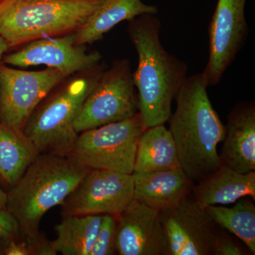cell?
Returning a JSON list of instances; mask_svg holds the SVG:
<instances>
[{
	"mask_svg": "<svg viewBox=\"0 0 255 255\" xmlns=\"http://www.w3.org/2000/svg\"><path fill=\"white\" fill-rule=\"evenodd\" d=\"M161 25L155 15L145 14L129 21L127 28L137 51V67L132 76L146 128L168 122L172 102L187 77V64L162 46Z\"/></svg>",
	"mask_w": 255,
	"mask_h": 255,
	"instance_id": "obj_1",
	"label": "cell"
},
{
	"mask_svg": "<svg viewBox=\"0 0 255 255\" xmlns=\"http://www.w3.org/2000/svg\"><path fill=\"white\" fill-rule=\"evenodd\" d=\"M207 87L202 73L187 76L174 99L175 112L167 122L181 168L194 183L221 167L218 145L226 134Z\"/></svg>",
	"mask_w": 255,
	"mask_h": 255,
	"instance_id": "obj_2",
	"label": "cell"
},
{
	"mask_svg": "<svg viewBox=\"0 0 255 255\" xmlns=\"http://www.w3.org/2000/svg\"><path fill=\"white\" fill-rule=\"evenodd\" d=\"M90 169L68 156L39 154L7 193L6 209L17 221L28 241L39 236L43 216L61 205Z\"/></svg>",
	"mask_w": 255,
	"mask_h": 255,
	"instance_id": "obj_3",
	"label": "cell"
},
{
	"mask_svg": "<svg viewBox=\"0 0 255 255\" xmlns=\"http://www.w3.org/2000/svg\"><path fill=\"white\" fill-rule=\"evenodd\" d=\"M105 0H1L0 36L9 48L80 30Z\"/></svg>",
	"mask_w": 255,
	"mask_h": 255,
	"instance_id": "obj_4",
	"label": "cell"
},
{
	"mask_svg": "<svg viewBox=\"0 0 255 255\" xmlns=\"http://www.w3.org/2000/svg\"><path fill=\"white\" fill-rule=\"evenodd\" d=\"M106 68L102 65L65 79L29 117L23 132L40 154L67 156L79 134L74 124L82 106Z\"/></svg>",
	"mask_w": 255,
	"mask_h": 255,
	"instance_id": "obj_5",
	"label": "cell"
},
{
	"mask_svg": "<svg viewBox=\"0 0 255 255\" xmlns=\"http://www.w3.org/2000/svg\"><path fill=\"white\" fill-rule=\"evenodd\" d=\"M146 128L140 114L79 133L68 155L90 169L132 174L137 144Z\"/></svg>",
	"mask_w": 255,
	"mask_h": 255,
	"instance_id": "obj_6",
	"label": "cell"
},
{
	"mask_svg": "<svg viewBox=\"0 0 255 255\" xmlns=\"http://www.w3.org/2000/svg\"><path fill=\"white\" fill-rule=\"evenodd\" d=\"M130 61L115 60L100 74L75 119L78 133L126 120L138 113Z\"/></svg>",
	"mask_w": 255,
	"mask_h": 255,
	"instance_id": "obj_7",
	"label": "cell"
},
{
	"mask_svg": "<svg viewBox=\"0 0 255 255\" xmlns=\"http://www.w3.org/2000/svg\"><path fill=\"white\" fill-rule=\"evenodd\" d=\"M60 70L47 68L27 71L0 67V121L23 132L36 107L65 79Z\"/></svg>",
	"mask_w": 255,
	"mask_h": 255,
	"instance_id": "obj_8",
	"label": "cell"
},
{
	"mask_svg": "<svg viewBox=\"0 0 255 255\" xmlns=\"http://www.w3.org/2000/svg\"><path fill=\"white\" fill-rule=\"evenodd\" d=\"M134 199L132 174L90 169L63 204L64 216H118Z\"/></svg>",
	"mask_w": 255,
	"mask_h": 255,
	"instance_id": "obj_9",
	"label": "cell"
},
{
	"mask_svg": "<svg viewBox=\"0 0 255 255\" xmlns=\"http://www.w3.org/2000/svg\"><path fill=\"white\" fill-rule=\"evenodd\" d=\"M168 255H214L220 227L193 194L159 211Z\"/></svg>",
	"mask_w": 255,
	"mask_h": 255,
	"instance_id": "obj_10",
	"label": "cell"
},
{
	"mask_svg": "<svg viewBox=\"0 0 255 255\" xmlns=\"http://www.w3.org/2000/svg\"><path fill=\"white\" fill-rule=\"evenodd\" d=\"M247 0H219L209 28V57L202 75L208 87L221 82L249 34Z\"/></svg>",
	"mask_w": 255,
	"mask_h": 255,
	"instance_id": "obj_11",
	"label": "cell"
},
{
	"mask_svg": "<svg viewBox=\"0 0 255 255\" xmlns=\"http://www.w3.org/2000/svg\"><path fill=\"white\" fill-rule=\"evenodd\" d=\"M74 38L75 33L35 40L14 53L5 55L2 63L21 68L46 65L60 70L67 77L100 65V53L88 52L85 46H77Z\"/></svg>",
	"mask_w": 255,
	"mask_h": 255,
	"instance_id": "obj_12",
	"label": "cell"
},
{
	"mask_svg": "<svg viewBox=\"0 0 255 255\" xmlns=\"http://www.w3.org/2000/svg\"><path fill=\"white\" fill-rule=\"evenodd\" d=\"M117 219V254L168 255V243L158 210L133 199Z\"/></svg>",
	"mask_w": 255,
	"mask_h": 255,
	"instance_id": "obj_13",
	"label": "cell"
},
{
	"mask_svg": "<svg viewBox=\"0 0 255 255\" xmlns=\"http://www.w3.org/2000/svg\"><path fill=\"white\" fill-rule=\"evenodd\" d=\"M226 134L219 155L221 165L240 173L255 171V105L241 102L233 107L225 126Z\"/></svg>",
	"mask_w": 255,
	"mask_h": 255,
	"instance_id": "obj_14",
	"label": "cell"
},
{
	"mask_svg": "<svg viewBox=\"0 0 255 255\" xmlns=\"http://www.w3.org/2000/svg\"><path fill=\"white\" fill-rule=\"evenodd\" d=\"M132 174L134 199L159 211L179 204L192 194L195 184L181 167Z\"/></svg>",
	"mask_w": 255,
	"mask_h": 255,
	"instance_id": "obj_15",
	"label": "cell"
},
{
	"mask_svg": "<svg viewBox=\"0 0 255 255\" xmlns=\"http://www.w3.org/2000/svg\"><path fill=\"white\" fill-rule=\"evenodd\" d=\"M193 196L204 206L228 205L245 196L255 201V171L240 173L227 166L194 184Z\"/></svg>",
	"mask_w": 255,
	"mask_h": 255,
	"instance_id": "obj_16",
	"label": "cell"
},
{
	"mask_svg": "<svg viewBox=\"0 0 255 255\" xmlns=\"http://www.w3.org/2000/svg\"><path fill=\"white\" fill-rule=\"evenodd\" d=\"M157 6L146 4L141 0H105L88 21L75 33L77 46L91 44L103 38L116 25L145 14L155 15Z\"/></svg>",
	"mask_w": 255,
	"mask_h": 255,
	"instance_id": "obj_17",
	"label": "cell"
},
{
	"mask_svg": "<svg viewBox=\"0 0 255 255\" xmlns=\"http://www.w3.org/2000/svg\"><path fill=\"white\" fill-rule=\"evenodd\" d=\"M177 167H181L180 164L169 129L164 124L146 128L137 144L133 172L142 173Z\"/></svg>",
	"mask_w": 255,
	"mask_h": 255,
	"instance_id": "obj_18",
	"label": "cell"
},
{
	"mask_svg": "<svg viewBox=\"0 0 255 255\" xmlns=\"http://www.w3.org/2000/svg\"><path fill=\"white\" fill-rule=\"evenodd\" d=\"M39 154L23 132L0 121V182L14 187Z\"/></svg>",
	"mask_w": 255,
	"mask_h": 255,
	"instance_id": "obj_19",
	"label": "cell"
},
{
	"mask_svg": "<svg viewBox=\"0 0 255 255\" xmlns=\"http://www.w3.org/2000/svg\"><path fill=\"white\" fill-rule=\"evenodd\" d=\"M102 215L64 216L55 227L57 238L50 245L52 251L63 255H90L100 228Z\"/></svg>",
	"mask_w": 255,
	"mask_h": 255,
	"instance_id": "obj_20",
	"label": "cell"
},
{
	"mask_svg": "<svg viewBox=\"0 0 255 255\" xmlns=\"http://www.w3.org/2000/svg\"><path fill=\"white\" fill-rule=\"evenodd\" d=\"M255 201L250 196H245L232 207L205 206L215 223L241 240L253 255H255Z\"/></svg>",
	"mask_w": 255,
	"mask_h": 255,
	"instance_id": "obj_21",
	"label": "cell"
},
{
	"mask_svg": "<svg viewBox=\"0 0 255 255\" xmlns=\"http://www.w3.org/2000/svg\"><path fill=\"white\" fill-rule=\"evenodd\" d=\"M118 219L113 215H102L100 228L90 255H113L116 253Z\"/></svg>",
	"mask_w": 255,
	"mask_h": 255,
	"instance_id": "obj_22",
	"label": "cell"
},
{
	"mask_svg": "<svg viewBox=\"0 0 255 255\" xmlns=\"http://www.w3.org/2000/svg\"><path fill=\"white\" fill-rule=\"evenodd\" d=\"M248 247L237 237L220 227L214 243V255H250Z\"/></svg>",
	"mask_w": 255,
	"mask_h": 255,
	"instance_id": "obj_23",
	"label": "cell"
},
{
	"mask_svg": "<svg viewBox=\"0 0 255 255\" xmlns=\"http://www.w3.org/2000/svg\"><path fill=\"white\" fill-rule=\"evenodd\" d=\"M16 220L6 209H0V240L11 241L19 234Z\"/></svg>",
	"mask_w": 255,
	"mask_h": 255,
	"instance_id": "obj_24",
	"label": "cell"
},
{
	"mask_svg": "<svg viewBox=\"0 0 255 255\" xmlns=\"http://www.w3.org/2000/svg\"><path fill=\"white\" fill-rule=\"evenodd\" d=\"M30 245L25 242L16 243L14 241L9 242L7 248L4 251V254L7 255H27L31 254Z\"/></svg>",
	"mask_w": 255,
	"mask_h": 255,
	"instance_id": "obj_25",
	"label": "cell"
},
{
	"mask_svg": "<svg viewBox=\"0 0 255 255\" xmlns=\"http://www.w3.org/2000/svg\"><path fill=\"white\" fill-rule=\"evenodd\" d=\"M9 49L7 43L5 41L4 38L0 36V67L2 64L3 55H4L5 52L7 51Z\"/></svg>",
	"mask_w": 255,
	"mask_h": 255,
	"instance_id": "obj_26",
	"label": "cell"
},
{
	"mask_svg": "<svg viewBox=\"0 0 255 255\" xmlns=\"http://www.w3.org/2000/svg\"><path fill=\"white\" fill-rule=\"evenodd\" d=\"M7 202V193L0 188V209H6Z\"/></svg>",
	"mask_w": 255,
	"mask_h": 255,
	"instance_id": "obj_27",
	"label": "cell"
},
{
	"mask_svg": "<svg viewBox=\"0 0 255 255\" xmlns=\"http://www.w3.org/2000/svg\"><path fill=\"white\" fill-rule=\"evenodd\" d=\"M0 1H1V0H0Z\"/></svg>",
	"mask_w": 255,
	"mask_h": 255,
	"instance_id": "obj_28",
	"label": "cell"
}]
</instances>
